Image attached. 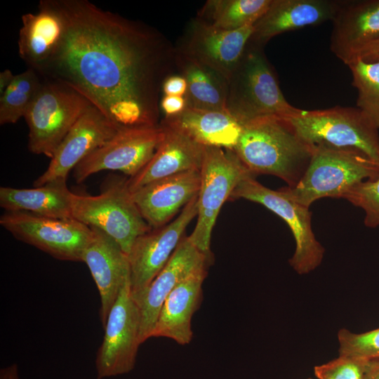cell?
I'll list each match as a JSON object with an SVG mask.
<instances>
[{
  "instance_id": "e575fe53",
  "label": "cell",
  "mask_w": 379,
  "mask_h": 379,
  "mask_svg": "<svg viewBox=\"0 0 379 379\" xmlns=\"http://www.w3.org/2000/svg\"><path fill=\"white\" fill-rule=\"evenodd\" d=\"M355 58H359L365 61H373L378 59L379 39L361 50L354 59Z\"/></svg>"
},
{
  "instance_id": "836d02e7",
  "label": "cell",
  "mask_w": 379,
  "mask_h": 379,
  "mask_svg": "<svg viewBox=\"0 0 379 379\" xmlns=\"http://www.w3.org/2000/svg\"><path fill=\"white\" fill-rule=\"evenodd\" d=\"M187 91V82L180 74L170 75L164 81L162 86V95L185 96Z\"/></svg>"
},
{
  "instance_id": "f546056e",
  "label": "cell",
  "mask_w": 379,
  "mask_h": 379,
  "mask_svg": "<svg viewBox=\"0 0 379 379\" xmlns=\"http://www.w3.org/2000/svg\"><path fill=\"white\" fill-rule=\"evenodd\" d=\"M338 340L339 354L379 360V328L360 333L342 328L338 333Z\"/></svg>"
},
{
  "instance_id": "7a4b0ae2",
  "label": "cell",
  "mask_w": 379,
  "mask_h": 379,
  "mask_svg": "<svg viewBox=\"0 0 379 379\" xmlns=\"http://www.w3.org/2000/svg\"><path fill=\"white\" fill-rule=\"evenodd\" d=\"M313 149L284 119L264 117L243 125L232 150L253 176L273 175L294 187L305 173Z\"/></svg>"
},
{
  "instance_id": "8fae6325",
  "label": "cell",
  "mask_w": 379,
  "mask_h": 379,
  "mask_svg": "<svg viewBox=\"0 0 379 379\" xmlns=\"http://www.w3.org/2000/svg\"><path fill=\"white\" fill-rule=\"evenodd\" d=\"M164 134L160 124L118 130L74 168L75 181L81 183L91 175L105 170L119 171L129 178L135 176L149 161Z\"/></svg>"
},
{
  "instance_id": "d4e9b609",
  "label": "cell",
  "mask_w": 379,
  "mask_h": 379,
  "mask_svg": "<svg viewBox=\"0 0 379 379\" xmlns=\"http://www.w3.org/2000/svg\"><path fill=\"white\" fill-rule=\"evenodd\" d=\"M72 192L66 181H55L34 188L0 187V206L6 211H26L56 218H73Z\"/></svg>"
},
{
  "instance_id": "2e32d148",
  "label": "cell",
  "mask_w": 379,
  "mask_h": 379,
  "mask_svg": "<svg viewBox=\"0 0 379 379\" xmlns=\"http://www.w3.org/2000/svg\"><path fill=\"white\" fill-rule=\"evenodd\" d=\"M211 260L184 236L164 269L143 294L134 300L140 317V340L152 337L163 304L176 286L196 270L208 266Z\"/></svg>"
},
{
  "instance_id": "5b68a950",
  "label": "cell",
  "mask_w": 379,
  "mask_h": 379,
  "mask_svg": "<svg viewBox=\"0 0 379 379\" xmlns=\"http://www.w3.org/2000/svg\"><path fill=\"white\" fill-rule=\"evenodd\" d=\"M72 218L98 228L128 254L135 239L152 230L137 207L126 180L107 183L98 195L72 192Z\"/></svg>"
},
{
  "instance_id": "4dcf8cb0",
  "label": "cell",
  "mask_w": 379,
  "mask_h": 379,
  "mask_svg": "<svg viewBox=\"0 0 379 379\" xmlns=\"http://www.w3.org/2000/svg\"><path fill=\"white\" fill-rule=\"evenodd\" d=\"M365 213L364 225L371 228L379 227V175L363 181L349 190L343 197Z\"/></svg>"
},
{
  "instance_id": "5bb4252c",
  "label": "cell",
  "mask_w": 379,
  "mask_h": 379,
  "mask_svg": "<svg viewBox=\"0 0 379 379\" xmlns=\"http://www.w3.org/2000/svg\"><path fill=\"white\" fill-rule=\"evenodd\" d=\"M119 130L98 107L90 105L55 150L47 169L34 182V187L66 181L70 171Z\"/></svg>"
},
{
  "instance_id": "30bf717a",
  "label": "cell",
  "mask_w": 379,
  "mask_h": 379,
  "mask_svg": "<svg viewBox=\"0 0 379 379\" xmlns=\"http://www.w3.org/2000/svg\"><path fill=\"white\" fill-rule=\"evenodd\" d=\"M0 224L17 239L61 260L82 262L93 236L91 227L74 218L46 217L26 211H5Z\"/></svg>"
},
{
  "instance_id": "ac0fdd59",
  "label": "cell",
  "mask_w": 379,
  "mask_h": 379,
  "mask_svg": "<svg viewBox=\"0 0 379 379\" xmlns=\"http://www.w3.org/2000/svg\"><path fill=\"white\" fill-rule=\"evenodd\" d=\"M200 171H189L152 181L131 193L152 229L161 227L198 195Z\"/></svg>"
},
{
  "instance_id": "ba28073f",
  "label": "cell",
  "mask_w": 379,
  "mask_h": 379,
  "mask_svg": "<svg viewBox=\"0 0 379 379\" xmlns=\"http://www.w3.org/2000/svg\"><path fill=\"white\" fill-rule=\"evenodd\" d=\"M200 173L197 221L188 237L211 260V233L220 210L239 182L251 174L233 150L215 147H206Z\"/></svg>"
},
{
  "instance_id": "277c9868",
  "label": "cell",
  "mask_w": 379,
  "mask_h": 379,
  "mask_svg": "<svg viewBox=\"0 0 379 379\" xmlns=\"http://www.w3.org/2000/svg\"><path fill=\"white\" fill-rule=\"evenodd\" d=\"M227 110L242 126L264 117L288 118L302 111L286 100L262 48L250 43L228 81Z\"/></svg>"
},
{
  "instance_id": "8992f818",
  "label": "cell",
  "mask_w": 379,
  "mask_h": 379,
  "mask_svg": "<svg viewBox=\"0 0 379 379\" xmlns=\"http://www.w3.org/2000/svg\"><path fill=\"white\" fill-rule=\"evenodd\" d=\"M284 119L310 145L357 149L379 164L378 129L357 107L335 106L324 109H302Z\"/></svg>"
},
{
  "instance_id": "d6a6232c",
  "label": "cell",
  "mask_w": 379,
  "mask_h": 379,
  "mask_svg": "<svg viewBox=\"0 0 379 379\" xmlns=\"http://www.w3.org/2000/svg\"><path fill=\"white\" fill-rule=\"evenodd\" d=\"M160 111L164 117H170L178 115L187 107L186 100L184 96L163 95L159 103Z\"/></svg>"
},
{
  "instance_id": "44dd1931",
  "label": "cell",
  "mask_w": 379,
  "mask_h": 379,
  "mask_svg": "<svg viewBox=\"0 0 379 379\" xmlns=\"http://www.w3.org/2000/svg\"><path fill=\"white\" fill-rule=\"evenodd\" d=\"M161 126L164 138L154 155L137 175L126 180L131 193L152 181L201 170L206 147L178 131Z\"/></svg>"
},
{
  "instance_id": "4fadbf2b",
  "label": "cell",
  "mask_w": 379,
  "mask_h": 379,
  "mask_svg": "<svg viewBox=\"0 0 379 379\" xmlns=\"http://www.w3.org/2000/svg\"><path fill=\"white\" fill-rule=\"evenodd\" d=\"M198 195L171 222L138 237L128 254L130 291L133 300L139 298L166 266L187 225L198 214Z\"/></svg>"
},
{
  "instance_id": "e0dca14e",
  "label": "cell",
  "mask_w": 379,
  "mask_h": 379,
  "mask_svg": "<svg viewBox=\"0 0 379 379\" xmlns=\"http://www.w3.org/2000/svg\"><path fill=\"white\" fill-rule=\"evenodd\" d=\"M93 236L83 255L100 298L102 327L121 289L130 279L128 258L119 245L102 230L91 227Z\"/></svg>"
},
{
  "instance_id": "9c48e42d",
  "label": "cell",
  "mask_w": 379,
  "mask_h": 379,
  "mask_svg": "<svg viewBox=\"0 0 379 379\" xmlns=\"http://www.w3.org/2000/svg\"><path fill=\"white\" fill-rule=\"evenodd\" d=\"M244 199L258 203L281 218L288 225L295 241V249L289 264L298 274H307L318 267L325 249L312 229V213L286 197L279 189L271 190L258 182L252 175L242 179L230 199Z\"/></svg>"
},
{
  "instance_id": "d590c367",
  "label": "cell",
  "mask_w": 379,
  "mask_h": 379,
  "mask_svg": "<svg viewBox=\"0 0 379 379\" xmlns=\"http://www.w3.org/2000/svg\"><path fill=\"white\" fill-rule=\"evenodd\" d=\"M0 379H20L16 364H12L0 370Z\"/></svg>"
},
{
  "instance_id": "1f68e13d",
  "label": "cell",
  "mask_w": 379,
  "mask_h": 379,
  "mask_svg": "<svg viewBox=\"0 0 379 379\" xmlns=\"http://www.w3.org/2000/svg\"><path fill=\"white\" fill-rule=\"evenodd\" d=\"M370 361L339 354L338 357L314 368L317 379H363Z\"/></svg>"
},
{
  "instance_id": "3957f363",
  "label": "cell",
  "mask_w": 379,
  "mask_h": 379,
  "mask_svg": "<svg viewBox=\"0 0 379 379\" xmlns=\"http://www.w3.org/2000/svg\"><path fill=\"white\" fill-rule=\"evenodd\" d=\"M379 175V164L350 147L314 145L310 164L294 187L279 190L307 207L324 197L343 198L357 184Z\"/></svg>"
},
{
  "instance_id": "9a60e30c",
  "label": "cell",
  "mask_w": 379,
  "mask_h": 379,
  "mask_svg": "<svg viewBox=\"0 0 379 379\" xmlns=\"http://www.w3.org/2000/svg\"><path fill=\"white\" fill-rule=\"evenodd\" d=\"M254 31L250 25L235 30L215 28L193 20L178 48L208 66L227 81L241 62Z\"/></svg>"
},
{
  "instance_id": "ffe728a7",
  "label": "cell",
  "mask_w": 379,
  "mask_h": 379,
  "mask_svg": "<svg viewBox=\"0 0 379 379\" xmlns=\"http://www.w3.org/2000/svg\"><path fill=\"white\" fill-rule=\"evenodd\" d=\"M340 1L272 0L253 25L250 44L262 47L278 34L333 20Z\"/></svg>"
},
{
  "instance_id": "7c38bea8",
  "label": "cell",
  "mask_w": 379,
  "mask_h": 379,
  "mask_svg": "<svg viewBox=\"0 0 379 379\" xmlns=\"http://www.w3.org/2000/svg\"><path fill=\"white\" fill-rule=\"evenodd\" d=\"M103 328V340L95 358L97 378L129 373L141 344L139 312L131 297L130 279L121 289Z\"/></svg>"
},
{
  "instance_id": "f1b7e54d",
  "label": "cell",
  "mask_w": 379,
  "mask_h": 379,
  "mask_svg": "<svg viewBox=\"0 0 379 379\" xmlns=\"http://www.w3.org/2000/svg\"><path fill=\"white\" fill-rule=\"evenodd\" d=\"M347 65L357 91V108L379 129V58L373 61L355 58Z\"/></svg>"
},
{
  "instance_id": "8d00e7d4",
  "label": "cell",
  "mask_w": 379,
  "mask_h": 379,
  "mask_svg": "<svg viewBox=\"0 0 379 379\" xmlns=\"http://www.w3.org/2000/svg\"><path fill=\"white\" fill-rule=\"evenodd\" d=\"M15 75L12 72L6 69L0 73V94L1 95L6 88L11 84Z\"/></svg>"
},
{
  "instance_id": "603a6c76",
  "label": "cell",
  "mask_w": 379,
  "mask_h": 379,
  "mask_svg": "<svg viewBox=\"0 0 379 379\" xmlns=\"http://www.w3.org/2000/svg\"><path fill=\"white\" fill-rule=\"evenodd\" d=\"M18 53L28 68L38 72L55 51L63 22L51 0H41L38 11L22 15Z\"/></svg>"
},
{
  "instance_id": "4316f807",
  "label": "cell",
  "mask_w": 379,
  "mask_h": 379,
  "mask_svg": "<svg viewBox=\"0 0 379 379\" xmlns=\"http://www.w3.org/2000/svg\"><path fill=\"white\" fill-rule=\"evenodd\" d=\"M272 0H208L198 19L220 29L235 30L253 25L267 11Z\"/></svg>"
},
{
  "instance_id": "83f0119b",
  "label": "cell",
  "mask_w": 379,
  "mask_h": 379,
  "mask_svg": "<svg viewBox=\"0 0 379 379\" xmlns=\"http://www.w3.org/2000/svg\"><path fill=\"white\" fill-rule=\"evenodd\" d=\"M42 85V78L27 68L16 74L0 98L1 125L15 124L24 117Z\"/></svg>"
},
{
  "instance_id": "cb8c5ba5",
  "label": "cell",
  "mask_w": 379,
  "mask_h": 379,
  "mask_svg": "<svg viewBox=\"0 0 379 379\" xmlns=\"http://www.w3.org/2000/svg\"><path fill=\"white\" fill-rule=\"evenodd\" d=\"M159 124L178 131L204 147L232 150L243 126L227 110L191 107L178 115L164 117Z\"/></svg>"
},
{
  "instance_id": "484cf974",
  "label": "cell",
  "mask_w": 379,
  "mask_h": 379,
  "mask_svg": "<svg viewBox=\"0 0 379 379\" xmlns=\"http://www.w3.org/2000/svg\"><path fill=\"white\" fill-rule=\"evenodd\" d=\"M175 67L187 82V107L227 110L228 81L225 78L178 48Z\"/></svg>"
},
{
  "instance_id": "f35d334b",
  "label": "cell",
  "mask_w": 379,
  "mask_h": 379,
  "mask_svg": "<svg viewBox=\"0 0 379 379\" xmlns=\"http://www.w3.org/2000/svg\"><path fill=\"white\" fill-rule=\"evenodd\" d=\"M307 379H312V378H307Z\"/></svg>"
},
{
  "instance_id": "52a82bcc",
  "label": "cell",
  "mask_w": 379,
  "mask_h": 379,
  "mask_svg": "<svg viewBox=\"0 0 379 379\" xmlns=\"http://www.w3.org/2000/svg\"><path fill=\"white\" fill-rule=\"evenodd\" d=\"M91 102L67 85L42 78L41 87L24 118L28 149L51 159L72 126Z\"/></svg>"
},
{
  "instance_id": "74e56055",
  "label": "cell",
  "mask_w": 379,
  "mask_h": 379,
  "mask_svg": "<svg viewBox=\"0 0 379 379\" xmlns=\"http://www.w3.org/2000/svg\"><path fill=\"white\" fill-rule=\"evenodd\" d=\"M363 379H379V360L370 361Z\"/></svg>"
},
{
  "instance_id": "6da1fadb",
  "label": "cell",
  "mask_w": 379,
  "mask_h": 379,
  "mask_svg": "<svg viewBox=\"0 0 379 379\" xmlns=\"http://www.w3.org/2000/svg\"><path fill=\"white\" fill-rule=\"evenodd\" d=\"M51 1L63 32L41 78L77 91L119 129L159 126L163 83L175 67L166 36L88 0Z\"/></svg>"
},
{
  "instance_id": "7402d4cb",
  "label": "cell",
  "mask_w": 379,
  "mask_h": 379,
  "mask_svg": "<svg viewBox=\"0 0 379 379\" xmlns=\"http://www.w3.org/2000/svg\"><path fill=\"white\" fill-rule=\"evenodd\" d=\"M207 266L199 267L178 284L164 301L152 337H165L184 345L192 338V317L198 308Z\"/></svg>"
},
{
  "instance_id": "d6986e66",
  "label": "cell",
  "mask_w": 379,
  "mask_h": 379,
  "mask_svg": "<svg viewBox=\"0 0 379 379\" xmlns=\"http://www.w3.org/2000/svg\"><path fill=\"white\" fill-rule=\"evenodd\" d=\"M332 21L331 51L347 65L379 39V0L340 1Z\"/></svg>"
}]
</instances>
